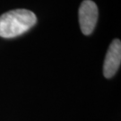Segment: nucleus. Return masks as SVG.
I'll return each instance as SVG.
<instances>
[{
	"label": "nucleus",
	"mask_w": 121,
	"mask_h": 121,
	"mask_svg": "<svg viewBox=\"0 0 121 121\" xmlns=\"http://www.w3.org/2000/svg\"><path fill=\"white\" fill-rule=\"evenodd\" d=\"M37 22L33 12L26 9L8 11L0 16V37L14 38L29 30Z\"/></svg>",
	"instance_id": "obj_1"
},
{
	"label": "nucleus",
	"mask_w": 121,
	"mask_h": 121,
	"mask_svg": "<svg viewBox=\"0 0 121 121\" xmlns=\"http://www.w3.org/2000/svg\"><path fill=\"white\" fill-rule=\"evenodd\" d=\"M98 20V7L91 0H84L79 8V24L84 35H90Z\"/></svg>",
	"instance_id": "obj_2"
},
{
	"label": "nucleus",
	"mask_w": 121,
	"mask_h": 121,
	"mask_svg": "<svg viewBox=\"0 0 121 121\" xmlns=\"http://www.w3.org/2000/svg\"><path fill=\"white\" fill-rule=\"evenodd\" d=\"M121 63V42L114 39L109 45L104 60L103 73L106 78H111L117 73Z\"/></svg>",
	"instance_id": "obj_3"
}]
</instances>
